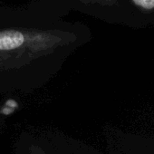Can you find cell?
Segmentation results:
<instances>
[{
    "label": "cell",
    "instance_id": "1",
    "mask_svg": "<svg viewBox=\"0 0 154 154\" xmlns=\"http://www.w3.org/2000/svg\"><path fill=\"white\" fill-rule=\"evenodd\" d=\"M28 37L24 32L7 30L0 32V51H13L27 44Z\"/></svg>",
    "mask_w": 154,
    "mask_h": 154
},
{
    "label": "cell",
    "instance_id": "2",
    "mask_svg": "<svg viewBox=\"0 0 154 154\" xmlns=\"http://www.w3.org/2000/svg\"><path fill=\"white\" fill-rule=\"evenodd\" d=\"M133 3L146 9L154 8V0H132Z\"/></svg>",
    "mask_w": 154,
    "mask_h": 154
}]
</instances>
